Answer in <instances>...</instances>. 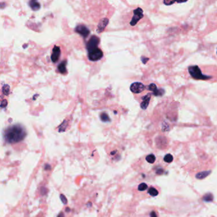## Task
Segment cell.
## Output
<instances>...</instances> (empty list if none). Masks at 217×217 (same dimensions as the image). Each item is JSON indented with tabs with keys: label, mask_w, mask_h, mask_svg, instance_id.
<instances>
[{
	"label": "cell",
	"mask_w": 217,
	"mask_h": 217,
	"mask_svg": "<svg viewBox=\"0 0 217 217\" xmlns=\"http://www.w3.org/2000/svg\"><path fill=\"white\" fill-rule=\"evenodd\" d=\"M27 135L25 128L21 124H15L8 126L3 130V139L6 144H17L25 139Z\"/></svg>",
	"instance_id": "cell-1"
},
{
	"label": "cell",
	"mask_w": 217,
	"mask_h": 217,
	"mask_svg": "<svg viewBox=\"0 0 217 217\" xmlns=\"http://www.w3.org/2000/svg\"><path fill=\"white\" fill-rule=\"evenodd\" d=\"M190 76L195 80H206L210 79L212 77L204 75L201 73L200 68L197 66V65H193V66H190L188 69Z\"/></svg>",
	"instance_id": "cell-2"
},
{
	"label": "cell",
	"mask_w": 217,
	"mask_h": 217,
	"mask_svg": "<svg viewBox=\"0 0 217 217\" xmlns=\"http://www.w3.org/2000/svg\"><path fill=\"white\" fill-rule=\"evenodd\" d=\"M88 58L91 61H97L103 57V52L100 49L97 48L88 52Z\"/></svg>",
	"instance_id": "cell-3"
},
{
	"label": "cell",
	"mask_w": 217,
	"mask_h": 217,
	"mask_svg": "<svg viewBox=\"0 0 217 217\" xmlns=\"http://www.w3.org/2000/svg\"><path fill=\"white\" fill-rule=\"evenodd\" d=\"M133 14V17H132L131 21L130 22V25L131 26L135 25L137 24V22H139L141 19H142L144 17L143 10L142 9L140 8H137V9L134 10Z\"/></svg>",
	"instance_id": "cell-4"
},
{
	"label": "cell",
	"mask_w": 217,
	"mask_h": 217,
	"mask_svg": "<svg viewBox=\"0 0 217 217\" xmlns=\"http://www.w3.org/2000/svg\"><path fill=\"white\" fill-rule=\"evenodd\" d=\"M100 39L96 36H91L90 40L88 41L87 45V48L88 52H90L93 49L98 48V45L99 44Z\"/></svg>",
	"instance_id": "cell-5"
},
{
	"label": "cell",
	"mask_w": 217,
	"mask_h": 217,
	"mask_svg": "<svg viewBox=\"0 0 217 217\" xmlns=\"http://www.w3.org/2000/svg\"><path fill=\"white\" fill-rule=\"evenodd\" d=\"M145 88H146V87L144 86V84L142 83H139V82L133 83L130 87L131 91L134 93H140L145 90Z\"/></svg>",
	"instance_id": "cell-6"
},
{
	"label": "cell",
	"mask_w": 217,
	"mask_h": 217,
	"mask_svg": "<svg viewBox=\"0 0 217 217\" xmlns=\"http://www.w3.org/2000/svg\"><path fill=\"white\" fill-rule=\"evenodd\" d=\"M75 31L84 38H87L90 34V31L84 25H79L75 29Z\"/></svg>",
	"instance_id": "cell-7"
},
{
	"label": "cell",
	"mask_w": 217,
	"mask_h": 217,
	"mask_svg": "<svg viewBox=\"0 0 217 217\" xmlns=\"http://www.w3.org/2000/svg\"><path fill=\"white\" fill-rule=\"evenodd\" d=\"M60 55V48L57 46H55L54 48H53V51H52V54L51 56V59L52 61L55 63L57 62L58 60L59 57Z\"/></svg>",
	"instance_id": "cell-8"
},
{
	"label": "cell",
	"mask_w": 217,
	"mask_h": 217,
	"mask_svg": "<svg viewBox=\"0 0 217 217\" xmlns=\"http://www.w3.org/2000/svg\"><path fill=\"white\" fill-rule=\"evenodd\" d=\"M108 24V19L107 18H105L102 19L101 21L98 23V27H97V32L101 33L102 32L104 31V29L107 27V24Z\"/></svg>",
	"instance_id": "cell-9"
},
{
	"label": "cell",
	"mask_w": 217,
	"mask_h": 217,
	"mask_svg": "<svg viewBox=\"0 0 217 217\" xmlns=\"http://www.w3.org/2000/svg\"><path fill=\"white\" fill-rule=\"evenodd\" d=\"M150 94H147V95H146V96H144L142 98V103H141V108H142V109H146V108H147L148 106H149V102H150Z\"/></svg>",
	"instance_id": "cell-10"
},
{
	"label": "cell",
	"mask_w": 217,
	"mask_h": 217,
	"mask_svg": "<svg viewBox=\"0 0 217 217\" xmlns=\"http://www.w3.org/2000/svg\"><path fill=\"white\" fill-rule=\"evenodd\" d=\"M29 5L32 10L34 11L38 10L41 7L40 3L38 2V0H30V1H29Z\"/></svg>",
	"instance_id": "cell-11"
},
{
	"label": "cell",
	"mask_w": 217,
	"mask_h": 217,
	"mask_svg": "<svg viewBox=\"0 0 217 217\" xmlns=\"http://www.w3.org/2000/svg\"><path fill=\"white\" fill-rule=\"evenodd\" d=\"M66 64H67V62L65 60L64 62H62L61 63L58 65V70L59 72H60V73L65 74V73H66V72H67Z\"/></svg>",
	"instance_id": "cell-12"
},
{
	"label": "cell",
	"mask_w": 217,
	"mask_h": 217,
	"mask_svg": "<svg viewBox=\"0 0 217 217\" xmlns=\"http://www.w3.org/2000/svg\"><path fill=\"white\" fill-rule=\"evenodd\" d=\"M210 173H211V171H205V172H200L197 174L196 177L198 179H205L206 176H208Z\"/></svg>",
	"instance_id": "cell-13"
},
{
	"label": "cell",
	"mask_w": 217,
	"mask_h": 217,
	"mask_svg": "<svg viewBox=\"0 0 217 217\" xmlns=\"http://www.w3.org/2000/svg\"><path fill=\"white\" fill-rule=\"evenodd\" d=\"M187 1V0H164V4L166 5H172L173 3H174L175 2L184 3V2H186Z\"/></svg>",
	"instance_id": "cell-14"
},
{
	"label": "cell",
	"mask_w": 217,
	"mask_h": 217,
	"mask_svg": "<svg viewBox=\"0 0 217 217\" xmlns=\"http://www.w3.org/2000/svg\"><path fill=\"white\" fill-rule=\"evenodd\" d=\"M146 160L148 163H149L150 164H152L156 161V157L154 154H149L146 157Z\"/></svg>",
	"instance_id": "cell-15"
},
{
	"label": "cell",
	"mask_w": 217,
	"mask_h": 217,
	"mask_svg": "<svg viewBox=\"0 0 217 217\" xmlns=\"http://www.w3.org/2000/svg\"><path fill=\"white\" fill-rule=\"evenodd\" d=\"M213 199V196L212 194L211 193H208L206 195L204 196L203 197V200L206 202H210L212 201Z\"/></svg>",
	"instance_id": "cell-16"
},
{
	"label": "cell",
	"mask_w": 217,
	"mask_h": 217,
	"mask_svg": "<svg viewBox=\"0 0 217 217\" xmlns=\"http://www.w3.org/2000/svg\"><path fill=\"white\" fill-rule=\"evenodd\" d=\"M173 157L172 156V155H171V154H166V155L164 156V161L166 163H172L173 161Z\"/></svg>",
	"instance_id": "cell-17"
},
{
	"label": "cell",
	"mask_w": 217,
	"mask_h": 217,
	"mask_svg": "<svg viewBox=\"0 0 217 217\" xmlns=\"http://www.w3.org/2000/svg\"><path fill=\"white\" fill-rule=\"evenodd\" d=\"M148 192H149V194L152 196H156L158 195V191H157L156 189L153 188V187H151V188H150Z\"/></svg>",
	"instance_id": "cell-18"
},
{
	"label": "cell",
	"mask_w": 217,
	"mask_h": 217,
	"mask_svg": "<svg viewBox=\"0 0 217 217\" xmlns=\"http://www.w3.org/2000/svg\"><path fill=\"white\" fill-rule=\"evenodd\" d=\"M100 118L101 119L102 121H104V122H107V121H109V117H108V115L106 113H102L101 115H100Z\"/></svg>",
	"instance_id": "cell-19"
},
{
	"label": "cell",
	"mask_w": 217,
	"mask_h": 217,
	"mask_svg": "<svg viewBox=\"0 0 217 217\" xmlns=\"http://www.w3.org/2000/svg\"><path fill=\"white\" fill-rule=\"evenodd\" d=\"M148 90L151 91H152L153 93H154L157 90V87H156V85L155 84L152 83V84H149V86L148 87Z\"/></svg>",
	"instance_id": "cell-20"
},
{
	"label": "cell",
	"mask_w": 217,
	"mask_h": 217,
	"mask_svg": "<svg viewBox=\"0 0 217 217\" xmlns=\"http://www.w3.org/2000/svg\"><path fill=\"white\" fill-rule=\"evenodd\" d=\"M147 188V184L145 183H142L140 184L139 186V188H138V189H139L140 191H144V190H146Z\"/></svg>",
	"instance_id": "cell-21"
},
{
	"label": "cell",
	"mask_w": 217,
	"mask_h": 217,
	"mask_svg": "<svg viewBox=\"0 0 217 217\" xmlns=\"http://www.w3.org/2000/svg\"><path fill=\"white\" fill-rule=\"evenodd\" d=\"M66 126H67L66 121H64V123H62L61 125L59 126V131H64L65 128H66Z\"/></svg>",
	"instance_id": "cell-22"
},
{
	"label": "cell",
	"mask_w": 217,
	"mask_h": 217,
	"mask_svg": "<svg viewBox=\"0 0 217 217\" xmlns=\"http://www.w3.org/2000/svg\"><path fill=\"white\" fill-rule=\"evenodd\" d=\"M3 93H4V94L8 95V93H9V91H10V87H9L8 85H7V88H5V87L4 86V87H3Z\"/></svg>",
	"instance_id": "cell-23"
},
{
	"label": "cell",
	"mask_w": 217,
	"mask_h": 217,
	"mask_svg": "<svg viewBox=\"0 0 217 217\" xmlns=\"http://www.w3.org/2000/svg\"><path fill=\"white\" fill-rule=\"evenodd\" d=\"M60 199H61L62 202L64 204H65H65H67V199L66 198H65L64 195L61 194V195H60Z\"/></svg>",
	"instance_id": "cell-24"
},
{
	"label": "cell",
	"mask_w": 217,
	"mask_h": 217,
	"mask_svg": "<svg viewBox=\"0 0 217 217\" xmlns=\"http://www.w3.org/2000/svg\"><path fill=\"white\" fill-rule=\"evenodd\" d=\"M163 173V169H159L157 170L156 172V173L158 174V175H161V174H162Z\"/></svg>",
	"instance_id": "cell-25"
},
{
	"label": "cell",
	"mask_w": 217,
	"mask_h": 217,
	"mask_svg": "<svg viewBox=\"0 0 217 217\" xmlns=\"http://www.w3.org/2000/svg\"><path fill=\"white\" fill-rule=\"evenodd\" d=\"M142 62H143V63L144 64H146V62L148 61V60H149V58H144V57H142Z\"/></svg>",
	"instance_id": "cell-26"
},
{
	"label": "cell",
	"mask_w": 217,
	"mask_h": 217,
	"mask_svg": "<svg viewBox=\"0 0 217 217\" xmlns=\"http://www.w3.org/2000/svg\"><path fill=\"white\" fill-rule=\"evenodd\" d=\"M150 217H157L156 212H151V213H150Z\"/></svg>",
	"instance_id": "cell-27"
},
{
	"label": "cell",
	"mask_w": 217,
	"mask_h": 217,
	"mask_svg": "<svg viewBox=\"0 0 217 217\" xmlns=\"http://www.w3.org/2000/svg\"><path fill=\"white\" fill-rule=\"evenodd\" d=\"M58 217H64V213H60V214H59V215H58Z\"/></svg>",
	"instance_id": "cell-28"
},
{
	"label": "cell",
	"mask_w": 217,
	"mask_h": 217,
	"mask_svg": "<svg viewBox=\"0 0 217 217\" xmlns=\"http://www.w3.org/2000/svg\"><path fill=\"white\" fill-rule=\"evenodd\" d=\"M69 211H70V209L69 208H67L66 209H65V212H69Z\"/></svg>",
	"instance_id": "cell-29"
}]
</instances>
